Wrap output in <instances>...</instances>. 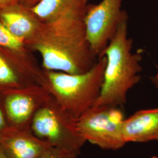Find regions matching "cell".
Segmentation results:
<instances>
[{
    "label": "cell",
    "instance_id": "cell-1",
    "mask_svg": "<svg viewBox=\"0 0 158 158\" xmlns=\"http://www.w3.org/2000/svg\"><path fill=\"white\" fill-rule=\"evenodd\" d=\"M35 48L42 56L44 68L50 71L85 73L98 60L89 42L82 17L70 15L45 23Z\"/></svg>",
    "mask_w": 158,
    "mask_h": 158
},
{
    "label": "cell",
    "instance_id": "cell-2",
    "mask_svg": "<svg viewBox=\"0 0 158 158\" xmlns=\"http://www.w3.org/2000/svg\"><path fill=\"white\" fill-rule=\"evenodd\" d=\"M128 15L123 19L110 42L104 56L107 62L102 90L93 106L123 107L128 91L141 80L142 57L132 52V40L128 37Z\"/></svg>",
    "mask_w": 158,
    "mask_h": 158
},
{
    "label": "cell",
    "instance_id": "cell-3",
    "mask_svg": "<svg viewBox=\"0 0 158 158\" xmlns=\"http://www.w3.org/2000/svg\"><path fill=\"white\" fill-rule=\"evenodd\" d=\"M106 62V57H100L90 70L82 73L48 70L45 90L77 119L94 105L100 96Z\"/></svg>",
    "mask_w": 158,
    "mask_h": 158
},
{
    "label": "cell",
    "instance_id": "cell-4",
    "mask_svg": "<svg viewBox=\"0 0 158 158\" xmlns=\"http://www.w3.org/2000/svg\"><path fill=\"white\" fill-rule=\"evenodd\" d=\"M29 129L51 147L80 153L85 141L80 134L77 118L62 107L52 97L35 114Z\"/></svg>",
    "mask_w": 158,
    "mask_h": 158
},
{
    "label": "cell",
    "instance_id": "cell-5",
    "mask_svg": "<svg viewBox=\"0 0 158 158\" xmlns=\"http://www.w3.org/2000/svg\"><path fill=\"white\" fill-rule=\"evenodd\" d=\"M124 119L121 108L93 106L77 119V126L85 141L102 149L118 150L126 144Z\"/></svg>",
    "mask_w": 158,
    "mask_h": 158
},
{
    "label": "cell",
    "instance_id": "cell-6",
    "mask_svg": "<svg viewBox=\"0 0 158 158\" xmlns=\"http://www.w3.org/2000/svg\"><path fill=\"white\" fill-rule=\"evenodd\" d=\"M123 0H102L89 4L83 21L92 51L98 59L104 56L108 45L127 12L122 9Z\"/></svg>",
    "mask_w": 158,
    "mask_h": 158
},
{
    "label": "cell",
    "instance_id": "cell-7",
    "mask_svg": "<svg viewBox=\"0 0 158 158\" xmlns=\"http://www.w3.org/2000/svg\"><path fill=\"white\" fill-rule=\"evenodd\" d=\"M50 97L46 90L34 94L25 91L8 93L4 100V114L9 126L29 129L35 114Z\"/></svg>",
    "mask_w": 158,
    "mask_h": 158
},
{
    "label": "cell",
    "instance_id": "cell-8",
    "mask_svg": "<svg viewBox=\"0 0 158 158\" xmlns=\"http://www.w3.org/2000/svg\"><path fill=\"white\" fill-rule=\"evenodd\" d=\"M0 147L9 158H40L51 146L30 129L9 126L0 137Z\"/></svg>",
    "mask_w": 158,
    "mask_h": 158
},
{
    "label": "cell",
    "instance_id": "cell-9",
    "mask_svg": "<svg viewBox=\"0 0 158 158\" xmlns=\"http://www.w3.org/2000/svg\"><path fill=\"white\" fill-rule=\"evenodd\" d=\"M123 134L126 143L158 140V108L141 110L124 119Z\"/></svg>",
    "mask_w": 158,
    "mask_h": 158
},
{
    "label": "cell",
    "instance_id": "cell-10",
    "mask_svg": "<svg viewBox=\"0 0 158 158\" xmlns=\"http://www.w3.org/2000/svg\"><path fill=\"white\" fill-rule=\"evenodd\" d=\"M88 2L89 0H40L29 10L45 23L70 15L84 18Z\"/></svg>",
    "mask_w": 158,
    "mask_h": 158
},
{
    "label": "cell",
    "instance_id": "cell-11",
    "mask_svg": "<svg viewBox=\"0 0 158 158\" xmlns=\"http://www.w3.org/2000/svg\"><path fill=\"white\" fill-rule=\"evenodd\" d=\"M0 19L10 32L20 40L28 37L36 29L34 19L18 4L0 11Z\"/></svg>",
    "mask_w": 158,
    "mask_h": 158
},
{
    "label": "cell",
    "instance_id": "cell-12",
    "mask_svg": "<svg viewBox=\"0 0 158 158\" xmlns=\"http://www.w3.org/2000/svg\"><path fill=\"white\" fill-rule=\"evenodd\" d=\"M23 45L22 40L15 36L0 22V46L12 50H19Z\"/></svg>",
    "mask_w": 158,
    "mask_h": 158
},
{
    "label": "cell",
    "instance_id": "cell-13",
    "mask_svg": "<svg viewBox=\"0 0 158 158\" xmlns=\"http://www.w3.org/2000/svg\"><path fill=\"white\" fill-rule=\"evenodd\" d=\"M18 83L17 75L5 60L0 56V85L14 86Z\"/></svg>",
    "mask_w": 158,
    "mask_h": 158
},
{
    "label": "cell",
    "instance_id": "cell-14",
    "mask_svg": "<svg viewBox=\"0 0 158 158\" xmlns=\"http://www.w3.org/2000/svg\"><path fill=\"white\" fill-rule=\"evenodd\" d=\"M79 153L70 152L51 147L40 158H80Z\"/></svg>",
    "mask_w": 158,
    "mask_h": 158
},
{
    "label": "cell",
    "instance_id": "cell-15",
    "mask_svg": "<svg viewBox=\"0 0 158 158\" xmlns=\"http://www.w3.org/2000/svg\"><path fill=\"white\" fill-rule=\"evenodd\" d=\"M8 127L9 125L7 123L4 112H3L0 107V137L8 128Z\"/></svg>",
    "mask_w": 158,
    "mask_h": 158
},
{
    "label": "cell",
    "instance_id": "cell-16",
    "mask_svg": "<svg viewBox=\"0 0 158 158\" xmlns=\"http://www.w3.org/2000/svg\"><path fill=\"white\" fill-rule=\"evenodd\" d=\"M20 0H0V11L18 4Z\"/></svg>",
    "mask_w": 158,
    "mask_h": 158
},
{
    "label": "cell",
    "instance_id": "cell-17",
    "mask_svg": "<svg viewBox=\"0 0 158 158\" xmlns=\"http://www.w3.org/2000/svg\"><path fill=\"white\" fill-rule=\"evenodd\" d=\"M150 79L153 85L158 90V73L155 76H152Z\"/></svg>",
    "mask_w": 158,
    "mask_h": 158
},
{
    "label": "cell",
    "instance_id": "cell-18",
    "mask_svg": "<svg viewBox=\"0 0 158 158\" xmlns=\"http://www.w3.org/2000/svg\"><path fill=\"white\" fill-rule=\"evenodd\" d=\"M25 1L28 4H29L32 5V6H35V4H36L37 3H38L40 0H25ZM32 6H31V7H32Z\"/></svg>",
    "mask_w": 158,
    "mask_h": 158
},
{
    "label": "cell",
    "instance_id": "cell-19",
    "mask_svg": "<svg viewBox=\"0 0 158 158\" xmlns=\"http://www.w3.org/2000/svg\"><path fill=\"white\" fill-rule=\"evenodd\" d=\"M0 158H9L7 156L6 153L4 152V151L1 147H0Z\"/></svg>",
    "mask_w": 158,
    "mask_h": 158
},
{
    "label": "cell",
    "instance_id": "cell-20",
    "mask_svg": "<svg viewBox=\"0 0 158 158\" xmlns=\"http://www.w3.org/2000/svg\"></svg>",
    "mask_w": 158,
    "mask_h": 158
}]
</instances>
